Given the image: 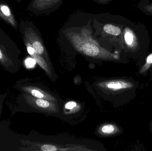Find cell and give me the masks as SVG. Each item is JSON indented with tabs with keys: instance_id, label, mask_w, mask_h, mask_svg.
I'll list each match as a JSON object with an SVG mask.
<instances>
[{
	"instance_id": "cell-1",
	"label": "cell",
	"mask_w": 152,
	"mask_h": 151,
	"mask_svg": "<svg viewBox=\"0 0 152 151\" xmlns=\"http://www.w3.org/2000/svg\"><path fill=\"white\" fill-rule=\"evenodd\" d=\"M20 53L14 41L0 27V66L15 73L19 69Z\"/></svg>"
},
{
	"instance_id": "cell-2",
	"label": "cell",
	"mask_w": 152,
	"mask_h": 151,
	"mask_svg": "<svg viewBox=\"0 0 152 151\" xmlns=\"http://www.w3.org/2000/svg\"><path fill=\"white\" fill-rule=\"evenodd\" d=\"M26 103L32 108L43 112L55 113L59 111V107L55 102L37 98L29 94L23 93Z\"/></svg>"
},
{
	"instance_id": "cell-3",
	"label": "cell",
	"mask_w": 152,
	"mask_h": 151,
	"mask_svg": "<svg viewBox=\"0 0 152 151\" xmlns=\"http://www.w3.org/2000/svg\"><path fill=\"white\" fill-rule=\"evenodd\" d=\"M17 88L22 93L29 94L34 97L46 99L52 102H57V99L50 93L37 87L29 85H18Z\"/></svg>"
},
{
	"instance_id": "cell-4",
	"label": "cell",
	"mask_w": 152,
	"mask_h": 151,
	"mask_svg": "<svg viewBox=\"0 0 152 151\" xmlns=\"http://www.w3.org/2000/svg\"><path fill=\"white\" fill-rule=\"evenodd\" d=\"M0 19L16 30L19 29V24L14 13L10 5L4 1L0 2Z\"/></svg>"
},
{
	"instance_id": "cell-5",
	"label": "cell",
	"mask_w": 152,
	"mask_h": 151,
	"mask_svg": "<svg viewBox=\"0 0 152 151\" xmlns=\"http://www.w3.org/2000/svg\"><path fill=\"white\" fill-rule=\"evenodd\" d=\"M125 40L130 51L133 53V57L137 56L136 54L139 50V46L136 36L134 32L128 29L125 34Z\"/></svg>"
},
{
	"instance_id": "cell-6",
	"label": "cell",
	"mask_w": 152,
	"mask_h": 151,
	"mask_svg": "<svg viewBox=\"0 0 152 151\" xmlns=\"http://www.w3.org/2000/svg\"><path fill=\"white\" fill-rule=\"evenodd\" d=\"M138 73L142 76L150 75V80H152V52L149 54L145 59V61L142 65L140 66Z\"/></svg>"
},
{
	"instance_id": "cell-7",
	"label": "cell",
	"mask_w": 152,
	"mask_h": 151,
	"mask_svg": "<svg viewBox=\"0 0 152 151\" xmlns=\"http://www.w3.org/2000/svg\"><path fill=\"white\" fill-rule=\"evenodd\" d=\"M101 132L106 135L120 134L123 133V129L118 126L113 124H107L102 127Z\"/></svg>"
},
{
	"instance_id": "cell-8",
	"label": "cell",
	"mask_w": 152,
	"mask_h": 151,
	"mask_svg": "<svg viewBox=\"0 0 152 151\" xmlns=\"http://www.w3.org/2000/svg\"><path fill=\"white\" fill-rule=\"evenodd\" d=\"M83 51L84 54L87 56L96 57L99 55L100 50L95 44L87 43L83 46Z\"/></svg>"
},
{
	"instance_id": "cell-9",
	"label": "cell",
	"mask_w": 152,
	"mask_h": 151,
	"mask_svg": "<svg viewBox=\"0 0 152 151\" xmlns=\"http://www.w3.org/2000/svg\"><path fill=\"white\" fill-rule=\"evenodd\" d=\"M31 56L34 58L36 61V63L38 64L39 66L42 67V69H43L46 73L49 75H50L51 74L50 69L48 66L45 60L35 52L33 55H31Z\"/></svg>"
},
{
	"instance_id": "cell-10",
	"label": "cell",
	"mask_w": 152,
	"mask_h": 151,
	"mask_svg": "<svg viewBox=\"0 0 152 151\" xmlns=\"http://www.w3.org/2000/svg\"><path fill=\"white\" fill-rule=\"evenodd\" d=\"M104 30L107 33L113 35L120 34L121 30L119 27L112 25H106L104 27Z\"/></svg>"
},
{
	"instance_id": "cell-11",
	"label": "cell",
	"mask_w": 152,
	"mask_h": 151,
	"mask_svg": "<svg viewBox=\"0 0 152 151\" xmlns=\"http://www.w3.org/2000/svg\"><path fill=\"white\" fill-rule=\"evenodd\" d=\"M40 150L41 151H61V149L57 148L56 146L52 145H49V144H45V145H42L40 147Z\"/></svg>"
},
{
	"instance_id": "cell-12",
	"label": "cell",
	"mask_w": 152,
	"mask_h": 151,
	"mask_svg": "<svg viewBox=\"0 0 152 151\" xmlns=\"http://www.w3.org/2000/svg\"><path fill=\"white\" fill-rule=\"evenodd\" d=\"M36 61L34 58H28L26 60V64L27 67L28 68H32L36 64Z\"/></svg>"
},
{
	"instance_id": "cell-13",
	"label": "cell",
	"mask_w": 152,
	"mask_h": 151,
	"mask_svg": "<svg viewBox=\"0 0 152 151\" xmlns=\"http://www.w3.org/2000/svg\"><path fill=\"white\" fill-rule=\"evenodd\" d=\"M77 106V103L74 101H70L65 105V108L68 110H72Z\"/></svg>"
},
{
	"instance_id": "cell-14",
	"label": "cell",
	"mask_w": 152,
	"mask_h": 151,
	"mask_svg": "<svg viewBox=\"0 0 152 151\" xmlns=\"http://www.w3.org/2000/svg\"><path fill=\"white\" fill-rule=\"evenodd\" d=\"M144 9L147 12H149L150 14H152V4H149L145 6L144 8Z\"/></svg>"
},
{
	"instance_id": "cell-15",
	"label": "cell",
	"mask_w": 152,
	"mask_h": 151,
	"mask_svg": "<svg viewBox=\"0 0 152 151\" xmlns=\"http://www.w3.org/2000/svg\"><path fill=\"white\" fill-rule=\"evenodd\" d=\"M6 94L2 95H0V113H1V111L2 106L4 100V98L6 97Z\"/></svg>"
},
{
	"instance_id": "cell-16",
	"label": "cell",
	"mask_w": 152,
	"mask_h": 151,
	"mask_svg": "<svg viewBox=\"0 0 152 151\" xmlns=\"http://www.w3.org/2000/svg\"><path fill=\"white\" fill-rule=\"evenodd\" d=\"M149 129H150V132L152 134V119L150 121V124H149Z\"/></svg>"
},
{
	"instance_id": "cell-17",
	"label": "cell",
	"mask_w": 152,
	"mask_h": 151,
	"mask_svg": "<svg viewBox=\"0 0 152 151\" xmlns=\"http://www.w3.org/2000/svg\"><path fill=\"white\" fill-rule=\"evenodd\" d=\"M15 1H16V2H17L20 3V2L21 1H23V0H15Z\"/></svg>"
},
{
	"instance_id": "cell-18",
	"label": "cell",
	"mask_w": 152,
	"mask_h": 151,
	"mask_svg": "<svg viewBox=\"0 0 152 151\" xmlns=\"http://www.w3.org/2000/svg\"><path fill=\"white\" fill-rule=\"evenodd\" d=\"M4 1V0H0V2H1Z\"/></svg>"
}]
</instances>
